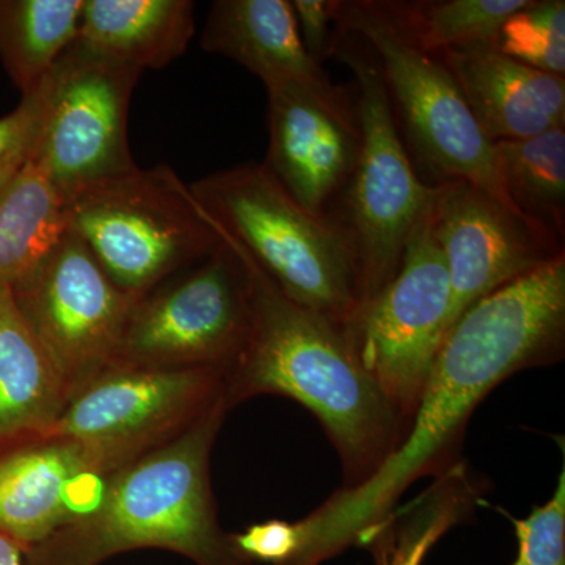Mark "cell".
Masks as SVG:
<instances>
[{"mask_svg":"<svg viewBox=\"0 0 565 565\" xmlns=\"http://www.w3.org/2000/svg\"><path fill=\"white\" fill-rule=\"evenodd\" d=\"M565 351V253L471 305L440 345L399 448L366 482L340 489L299 520L292 565H319L359 545L418 479L456 463L476 407L504 379Z\"/></svg>","mask_w":565,"mask_h":565,"instance_id":"1","label":"cell"},{"mask_svg":"<svg viewBox=\"0 0 565 565\" xmlns=\"http://www.w3.org/2000/svg\"><path fill=\"white\" fill-rule=\"evenodd\" d=\"M210 221L244 264L250 303L243 348L225 373L230 407L263 394L302 404L340 456L343 489L363 484L403 444L408 424L363 370L344 330L288 299Z\"/></svg>","mask_w":565,"mask_h":565,"instance_id":"2","label":"cell"},{"mask_svg":"<svg viewBox=\"0 0 565 565\" xmlns=\"http://www.w3.org/2000/svg\"><path fill=\"white\" fill-rule=\"evenodd\" d=\"M222 397L191 429L104 479L96 503L25 553L28 565H102L134 550H169L195 565H256L218 522L211 452Z\"/></svg>","mask_w":565,"mask_h":565,"instance_id":"3","label":"cell"},{"mask_svg":"<svg viewBox=\"0 0 565 565\" xmlns=\"http://www.w3.org/2000/svg\"><path fill=\"white\" fill-rule=\"evenodd\" d=\"M189 189L288 299L348 333L360 307L359 275L337 223L300 206L264 163L212 173Z\"/></svg>","mask_w":565,"mask_h":565,"instance_id":"4","label":"cell"},{"mask_svg":"<svg viewBox=\"0 0 565 565\" xmlns=\"http://www.w3.org/2000/svg\"><path fill=\"white\" fill-rule=\"evenodd\" d=\"M332 57L348 65L355 81L359 158L333 222L351 244L360 311L393 280L437 185L426 184L416 172L370 47L337 29Z\"/></svg>","mask_w":565,"mask_h":565,"instance_id":"5","label":"cell"},{"mask_svg":"<svg viewBox=\"0 0 565 565\" xmlns=\"http://www.w3.org/2000/svg\"><path fill=\"white\" fill-rule=\"evenodd\" d=\"M66 221L134 300L222 245L206 212L169 166L136 169L73 193Z\"/></svg>","mask_w":565,"mask_h":565,"instance_id":"6","label":"cell"},{"mask_svg":"<svg viewBox=\"0 0 565 565\" xmlns=\"http://www.w3.org/2000/svg\"><path fill=\"white\" fill-rule=\"evenodd\" d=\"M337 29L373 52L397 126L434 184L468 181L516 211L498 177L492 141L479 129L455 77L438 55L415 43L393 2L337 0Z\"/></svg>","mask_w":565,"mask_h":565,"instance_id":"7","label":"cell"},{"mask_svg":"<svg viewBox=\"0 0 565 565\" xmlns=\"http://www.w3.org/2000/svg\"><path fill=\"white\" fill-rule=\"evenodd\" d=\"M248 318L244 264L222 239L203 262L134 302L111 366L226 373L243 348Z\"/></svg>","mask_w":565,"mask_h":565,"instance_id":"8","label":"cell"},{"mask_svg":"<svg viewBox=\"0 0 565 565\" xmlns=\"http://www.w3.org/2000/svg\"><path fill=\"white\" fill-rule=\"evenodd\" d=\"M429 211L415 226L393 280L345 333L363 370L408 426L451 315V281Z\"/></svg>","mask_w":565,"mask_h":565,"instance_id":"9","label":"cell"},{"mask_svg":"<svg viewBox=\"0 0 565 565\" xmlns=\"http://www.w3.org/2000/svg\"><path fill=\"white\" fill-rule=\"evenodd\" d=\"M225 397V371L110 366L47 433L79 441L114 473L191 429Z\"/></svg>","mask_w":565,"mask_h":565,"instance_id":"10","label":"cell"},{"mask_svg":"<svg viewBox=\"0 0 565 565\" xmlns=\"http://www.w3.org/2000/svg\"><path fill=\"white\" fill-rule=\"evenodd\" d=\"M141 71L71 44L47 74V99L32 158L66 200L73 193L139 169L128 118Z\"/></svg>","mask_w":565,"mask_h":565,"instance_id":"11","label":"cell"},{"mask_svg":"<svg viewBox=\"0 0 565 565\" xmlns=\"http://www.w3.org/2000/svg\"><path fill=\"white\" fill-rule=\"evenodd\" d=\"M11 291L70 399L109 370L136 300L117 288L70 228Z\"/></svg>","mask_w":565,"mask_h":565,"instance_id":"12","label":"cell"},{"mask_svg":"<svg viewBox=\"0 0 565 565\" xmlns=\"http://www.w3.org/2000/svg\"><path fill=\"white\" fill-rule=\"evenodd\" d=\"M435 185L429 222L451 281L449 329L482 297L565 253L557 234L484 189L462 180Z\"/></svg>","mask_w":565,"mask_h":565,"instance_id":"13","label":"cell"},{"mask_svg":"<svg viewBox=\"0 0 565 565\" xmlns=\"http://www.w3.org/2000/svg\"><path fill=\"white\" fill-rule=\"evenodd\" d=\"M269 151L264 166L300 206L333 221L356 158L355 110H340L296 85L266 88Z\"/></svg>","mask_w":565,"mask_h":565,"instance_id":"14","label":"cell"},{"mask_svg":"<svg viewBox=\"0 0 565 565\" xmlns=\"http://www.w3.org/2000/svg\"><path fill=\"white\" fill-rule=\"evenodd\" d=\"M110 473L84 445L57 434L0 449V533L25 555L87 512Z\"/></svg>","mask_w":565,"mask_h":565,"instance_id":"15","label":"cell"},{"mask_svg":"<svg viewBox=\"0 0 565 565\" xmlns=\"http://www.w3.org/2000/svg\"><path fill=\"white\" fill-rule=\"evenodd\" d=\"M202 47L239 63L266 88L296 85L340 110H355L305 50L291 0H215L202 32Z\"/></svg>","mask_w":565,"mask_h":565,"instance_id":"16","label":"cell"},{"mask_svg":"<svg viewBox=\"0 0 565 565\" xmlns=\"http://www.w3.org/2000/svg\"><path fill=\"white\" fill-rule=\"evenodd\" d=\"M489 141L565 128V77L508 57L497 43L437 54Z\"/></svg>","mask_w":565,"mask_h":565,"instance_id":"17","label":"cell"},{"mask_svg":"<svg viewBox=\"0 0 565 565\" xmlns=\"http://www.w3.org/2000/svg\"><path fill=\"white\" fill-rule=\"evenodd\" d=\"M193 33L191 0H84L74 43L96 57L143 73L180 58Z\"/></svg>","mask_w":565,"mask_h":565,"instance_id":"18","label":"cell"},{"mask_svg":"<svg viewBox=\"0 0 565 565\" xmlns=\"http://www.w3.org/2000/svg\"><path fill=\"white\" fill-rule=\"evenodd\" d=\"M68 401L13 291L0 282V449L46 434Z\"/></svg>","mask_w":565,"mask_h":565,"instance_id":"19","label":"cell"},{"mask_svg":"<svg viewBox=\"0 0 565 565\" xmlns=\"http://www.w3.org/2000/svg\"><path fill=\"white\" fill-rule=\"evenodd\" d=\"M482 493L481 479L456 462L411 504L393 509L364 533L359 545L373 552L375 565H422L429 550L475 511Z\"/></svg>","mask_w":565,"mask_h":565,"instance_id":"20","label":"cell"},{"mask_svg":"<svg viewBox=\"0 0 565 565\" xmlns=\"http://www.w3.org/2000/svg\"><path fill=\"white\" fill-rule=\"evenodd\" d=\"M66 232V196L31 156L0 191V282L24 280Z\"/></svg>","mask_w":565,"mask_h":565,"instance_id":"21","label":"cell"},{"mask_svg":"<svg viewBox=\"0 0 565 565\" xmlns=\"http://www.w3.org/2000/svg\"><path fill=\"white\" fill-rule=\"evenodd\" d=\"M84 0H0V62L28 95L76 40Z\"/></svg>","mask_w":565,"mask_h":565,"instance_id":"22","label":"cell"},{"mask_svg":"<svg viewBox=\"0 0 565 565\" xmlns=\"http://www.w3.org/2000/svg\"><path fill=\"white\" fill-rule=\"evenodd\" d=\"M492 145L498 177L512 206L564 239L565 128Z\"/></svg>","mask_w":565,"mask_h":565,"instance_id":"23","label":"cell"},{"mask_svg":"<svg viewBox=\"0 0 565 565\" xmlns=\"http://www.w3.org/2000/svg\"><path fill=\"white\" fill-rule=\"evenodd\" d=\"M531 0L393 2L415 43L429 54L497 43L501 28Z\"/></svg>","mask_w":565,"mask_h":565,"instance_id":"24","label":"cell"},{"mask_svg":"<svg viewBox=\"0 0 565 565\" xmlns=\"http://www.w3.org/2000/svg\"><path fill=\"white\" fill-rule=\"evenodd\" d=\"M497 47L523 65L564 77V0H531L504 22Z\"/></svg>","mask_w":565,"mask_h":565,"instance_id":"25","label":"cell"},{"mask_svg":"<svg viewBox=\"0 0 565 565\" xmlns=\"http://www.w3.org/2000/svg\"><path fill=\"white\" fill-rule=\"evenodd\" d=\"M519 556L527 565H565V470H561L548 503L535 508L526 519H512Z\"/></svg>","mask_w":565,"mask_h":565,"instance_id":"26","label":"cell"},{"mask_svg":"<svg viewBox=\"0 0 565 565\" xmlns=\"http://www.w3.org/2000/svg\"><path fill=\"white\" fill-rule=\"evenodd\" d=\"M46 77L35 90L22 95L17 109L0 117V191L31 159L39 140L46 109Z\"/></svg>","mask_w":565,"mask_h":565,"instance_id":"27","label":"cell"},{"mask_svg":"<svg viewBox=\"0 0 565 565\" xmlns=\"http://www.w3.org/2000/svg\"><path fill=\"white\" fill-rule=\"evenodd\" d=\"M234 545L253 563L292 565L299 553L300 535L296 522L267 520L243 533L232 534Z\"/></svg>","mask_w":565,"mask_h":565,"instance_id":"28","label":"cell"},{"mask_svg":"<svg viewBox=\"0 0 565 565\" xmlns=\"http://www.w3.org/2000/svg\"><path fill=\"white\" fill-rule=\"evenodd\" d=\"M305 50L319 65L332 57L337 39V0H291Z\"/></svg>","mask_w":565,"mask_h":565,"instance_id":"29","label":"cell"},{"mask_svg":"<svg viewBox=\"0 0 565 565\" xmlns=\"http://www.w3.org/2000/svg\"><path fill=\"white\" fill-rule=\"evenodd\" d=\"M24 550L9 535L0 533V565H25Z\"/></svg>","mask_w":565,"mask_h":565,"instance_id":"30","label":"cell"},{"mask_svg":"<svg viewBox=\"0 0 565 565\" xmlns=\"http://www.w3.org/2000/svg\"><path fill=\"white\" fill-rule=\"evenodd\" d=\"M514 565H527L525 563H520V561H515V564Z\"/></svg>","mask_w":565,"mask_h":565,"instance_id":"31","label":"cell"}]
</instances>
